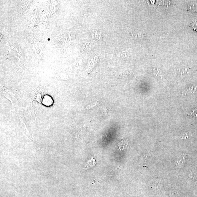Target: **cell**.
I'll return each instance as SVG.
<instances>
[{"instance_id": "2", "label": "cell", "mask_w": 197, "mask_h": 197, "mask_svg": "<svg viewBox=\"0 0 197 197\" xmlns=\"http://www.w3.org/2000/svg\"><path fill=\"white\" fill-rule=\"evenodd\" d=\"M152 73L153 75L156 77L163 78V74L161 71L158 68H153L152 70Z\"/></svg>"}, {"instance_id": "1", "label": "cell", "mask_w": 197, "mask_h": 197, "mask_svg": "<svg viewBox=\"0 0 197 197\" xmlns=\"http://www.w3.org/2000/svg\"><path fill=\"white\" fill-rule=\"evenodd\" d=\"M197 90V85L193 86V87H190L187 89L186 90L183 92V93L185 95L190 94V93H195Z\"/></svg>"}, {"instance_id": "3", "label": "cell", "mask_w": 197, "mask_h": 197, "mask_svg": "<svg viewBox=\"0 0 197 197\" xmlns=\"http://www.w3.org/2000/svg\"><path fill=\"white\" fill-rule=\"evenodd\" d=\"M95 164H96V161L93 158H92L91 160L89 161L87 163L86 165L85 166V169H87L89 168L93 167L94 166Z\"/></svg>"}, {"instance_id": "5", "label": "cell", "mask_w": 197, "mask_h": 197, "mask_svg": "<svg viewBox=\"0 0 197 197\" xmlns=\"http://www.w3.org/2000/svg\"><path fill=\"white\" fill-rule=\"evenodd\" d=\"M194 26L195 28L197 30V23H195L194 25Z\"/></svg>"}, {"instance_id": "4", "label": "cell", "mask_w": 197, "mask_h": 197, "mask_svg": "<svg viewBox=\"0 0 197 197\" xmlns=\"http://www.w3.org/2000/svg\"><path fill=\"white\" fill-rule=\"evenodd\" d=\"M188 115L193 117H197V108L190 112Z\"/></svg>"}]
</instances>
